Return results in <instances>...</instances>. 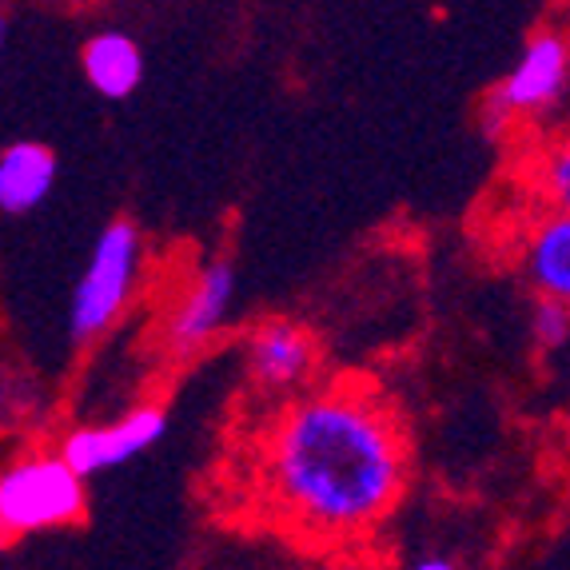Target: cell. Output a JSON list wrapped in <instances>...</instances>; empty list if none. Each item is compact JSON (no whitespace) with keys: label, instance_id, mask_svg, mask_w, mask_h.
<instances>
[{"label":"cell","instance_id":"cell-8","mask_svg":"<svg viewBox=\"0 0 570 570\" xmlns=\"http://www.w3.org/2000/svg\"><path fill=\"white\" fill-rule=\"evenodd\" d=\"M307 371H312V340L299 324L276 320V324H264L252 335V375L264 387H295Z\"/></svg>","mask_w":570,"mask_h":570},{"label":"cell","instance_id":"cell-11","mask_svg":"<svg viewBox=\"0 0 570 570\" xmlns=\"http://www.w3.org/2000/svg\"><path fill=\"white\" fill-rule=\"evenodd\" d=\"M531 332L542 347H559L570 335V304L567 299H554V295H542L531 312Z\"/></svg>","mask_w":570,"mask_h":570},{"label":"cell","instance_id":"cell-10","mask_svg":"<svg viewBox=\"0 0 570 570\" xmlns=\"http://www.w3.org/2000/svg\"><path fill=\"white\" fill-rule=\"evenodd\" d=\"M527 272L542 295L570 304V212H559L547 224H539L527 247Z\"/></svg>","mask_w":570,"mask_h":570},{"label":"cell","instance_id":"cell-2","mask_svg":"<svg viewBox=\"0 0 570 570\" xmlns=\"http://www.w3.org/2000/svg\"><path fill=\"white\" fill-rule=\"evenodd\" d=\"M85 514V475L65 455L17 463L0 479V527L4 534H32L77 523Z\"/></svg>","mask_w":570,"mask_h":570},{"label":"cell","instance_id":"cell-12","mask_svg":"<svg viewBox=\"0 0 570 570\" xmlns=\"http://www.w3.org/2000/svg\"><path fill=\"white\" fill-rule=\"evenodd\" d=\"M547 184H551V200L559 212H570V140L554 153L551 168H547Z\"/></svg>","mask_w":570,"mask_h":570},{"label":"cell","instance_id":"cell-6","mask_svg":"<svg viewBox=\"0 0 570 570\" xmlns=\"http://www.w3.org/2000/svg\"><path fill=\"white\" fill-rule=\"evenodd\" d=\"M232 295H236V272H232L228 264L204 267L200 279L191 284L184 307L176 312V320H171V343H176V352L200 347L204 340H212V335L224 327Z\"/></svg>","mask_w":570,"mask_h":570},{"label":"cell","instance_id":"cell-9","mask_svg":"<svg viewBox=\"0 0 570 570\" xmlns=\"http://www.w3.org/2000/svg\"><path fill=\"white\" fill-rule=\"evenodd\" d=\"M80 68H85L88 85L96 88L100 96L108 100H124V96H132L136 85L144 80V57L136 40L128 32H96L92 40L85 45L80 52Z\"/></svg>","mask_w":570,"mask_h":570},{"label":"cell","instance_id":"cell-1","mask_svg":"<svg viewBox=\"0 0 570 570\" xmlns=\"http://www.w3.org/2000/svg\"><path fill=\"white\" fill-rule=\"evenodd\" d=\"M272 487L279 503L312 531L343 534L371 527L400 499V431L363 395H312L279 423L272 443Z\"/></svg>","mask_w":570,"mask_h":570},{"label":"cell","instance_id":"cell-5","mask_svg":"<svg viewBox=\"0 0 570 570\" xmlns=\"http://www.w3.org/2000/svg\"><path fill=\"white\" fill-rule=\"evenodd\" d=\"M570 77V48L554 32H542L531 45L523 48V57L514 60L511 77L499 88V100H503L511 112H539L562 92Z\"/></svg>","mask_w":570,"mask_h":570},{"label":"cell","instance_id":"cell-3","mask_svg":"<svg viewBox=\"0 0 570 570\" xmlns=\"http://www.w3.org/2000/svg\"><path fill=\"white\" fill-rule=\"evenodd\" d=\"M136 267H140V236H136L128 219H112L96 236L85 276H80L77 292H72L68 324H72L77 340L100 335L124 312L136 284Z\"/></svg>","mask_w":570,"mask_h":570},{"label":"cell","instance_id":"cell-7","mask_svg":"<svg viewBox=\"0 0 570 570\" xmlns=\"http://www.w3.org/2000/svg\"><path fill=\"white\" fill-rule=\"evenodd\" d=\"M57 184V153L48 144L17 140L0 153V208L9 216H24L48 200Z\"/></svg>","mask_w":570,"mask_h":570},{"label":"cell","instance_id":"cell-4","mask_svg":"<svg viewBox=\"0 0 570 570\" xmlns=\"http://www.w3.org/2000/svg\"><path fill=\"white\" fill-rule=\"evenodd\" d=\"M164 431H168V419L156 407H140L132 415H124L112 428H80L65 439L60 455L77 466L80 475H100V471H112V466L128 463L140 451H148L153 443H160Z\"/></svg>","mask_w":570,"mask_h":570},{"label":"cell","instance_id":"cell-13","mask_svg":"<svg viewBox=\"0 0 570 570\" xmlns=\"http://www.w3.org/2000/svg\"><path fill=\"white\" fill-rule=\"evenodd\" d=\"M415 567L419 570H451L455 562H451V559H415Z\"/></svg>","mask_w":570,"mask_h":570}]
</instances>
